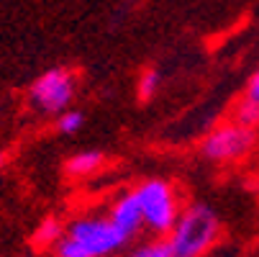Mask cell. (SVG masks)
Masks as SVG:
<instances>
[{"mask_svg":"<svg viewBox=\"0 0 259 257\" xmlns=\"http://www.w3.org/2000/svg\"><path fill=\"white\" fill-rule=\"evenodd\" d=\"M103 152H93V150H88V152H77L75 157H69L67 160V172L69 175H77V177H82V175H93L100 165H103Z\"/></svg>","mask_w":259,"mask_h":257,"instance_id":"7","label":"cell"},{"mask_svg":"<svg viewBox=\"0 0 259 257\" xmlns=\"http://www.w3.org/2000/svg\"><path fill=\"white\" fill-rule=\"evenodd\" d=\"M128 234L110 218H75L64 227L62 239L54 244L57 257H108L128 244Z\"/></svg>","mask_w":259,"mask_h":257,"instance_id":"1","label":"cell"},{"mask_svg":"<svg viewBox=\"0 0 259 257\" xmlns=\"http://www.w3.org/2000/svg\"><path fill=\"white\" fill-rule=\"evenodd\" d=\"M254 141H256L254 129H246L234 121V124L218 126L215 131H210L200 144V152H203V157H208L213 162H229V160H239V157L249 155Z\"/></svg>","mask_w":259,"mask_h":257,"instance_id":"5","label":"cell"},{"mask_svg":"<svg viewBox=\"0 0 259 257\" xmlns=\"http://www.w3.org/2000/svg\"><path fill=\"white\" fill-rule=\"evenodd\" d=\"M136 198L141 206L144 227L159 237H167L180 216L172 186L164 180H146L144 186L136 188Z\"/></svg>","mask_w":259,"mask_h":257,"instance_id":"3","label":"cell"},{"mask_svg":"<svg viewBox=\"0 0 259 257\" xmlns=\"http://www.w3.org/2000/svg\"><path fill=\"white\" fill-rule=\"evenodd\" d=\"M218 232L221 224L215 211L205 203H193L177 216L167 239L175 249V257H203L215 244Z\"/></svg>","mask_w":259,"mask_h":257,"instance_id":"2","label":"cell"},{"mask_svg":"<svg viewBox=\"0 0 259 257\" xmlns=\"http://www.w3.org/2000/svg\"><path fill=\"white\" fill-rule=\"evenodd\" d=\"M82 124H85V114L75 111V108H67V111H62L59 119H57V131L69 136V134H77L82 129Z\"/></svg>","mask_w":259,"mask_h":257,"instance_id":"11","label":"cell"},{"mask_svg":"<svg viewBox=\"0 0 259 257\" xmlns=\"http://www.w3.org/2000/svg\"><path fill=\"white\" fill-rule=\"evenodd\" d=\"M159 80H162V75H159L157 69H146L144 75H141V80H139V98L141 100L154 98V93L159 88Z\"/></svg>","mask_w":259,"mask_h":257,"instance_id":"12","label":"cell"},{"mask_svg":"<svg viewBox=\"0 0 259 257\" xmlns=\"http://www.w3.org/2000/svg\"><path fill=\"white\" fill-rule=\"evenodd\" d=\"M246 95L254 98V100H259V72L251 78V83H249V88H246Z\"/></svg>","mask_w":259,"mask_h":257,"instance_id":"13","label":"cell"},{"mask_svg":"<svg viewBox=\"0 0 259 257\" xmlns=\"http://www.w3.org/2000/svg\"><path fill=\"white\" fill-rule=\"evenodd\" d=\"M128 257H175V249H172L169 239H167V237H162V239H154V242L139 244Z\"/></svg>","mask_w":259,"mask_h":257,"instance_id":"10","label":"cell"},{"mask_svg":"<svg viewBox=\"0 0 259 257\" xmlns=\"http://www.w3.org/2000/svg\"><path fill=\"white\" fill-rule=\"evenodd\" d=\"M236 124H241L246 129H256L259 126V100L244 95V100L236 105Z\"/></svg>","mask_w":259,"mask_h":257,"instance_id":"9","label":"cell"},{"mask_svg":"<svg viewBox=\"0 0 259 257\" xmlns=\"http://www.w3.org/2000/svg\"><path fill=\"white\" fill-rule=\"evenodd\" d=\"M110 222H113L121 232H126L128 237H134L141 227H144V218H141V206L136 198V191L123 193L121 198H116V203L110 206Z\"/></svg>","mask_w":259,"mask_h":257,"instance_id":"6","label":"cell"},{"mask_svg":"<svg viewBox=\"0 0 259 257\" xmlns=\"http://www.w3.org/2000/svg\"><path fill=\"white\" fill-rule=\"evenodd\" d=\"M3 167H6V155L0 152V172H3Z\"/></svg>","mask_w":259,"mask_h":257,"instance_id":"14","label":"cell"},{"mask_svg":"<svg viewBox=\"0 0 259 257\" xmlns=\"http://www.w3.org/2000/svg\"><path fill=\"white\" fill-rule=\"evenodd\" d=\"M62 234H64V227L57 222V218H44V222L36 227V232H33V244H39V247H54L59 239H62Z\"/></svg>","mask_w":259,"mask_h":257,"instance_id":"8","label":"cell"},{"mask_svg":"<svg viewBox=\"0 0 259 257\" xmlns=\"http://www.w3.org/2000/svg\"><path fill=\"white\" fill-rule=\"evenodd\" d=\"M75 90H77L75 75L64 67H52L31 83L28 100L41 114H62L69 108Z\"/></svg>","mask_w":259,"mask_h":257,"instance_id":"4","label":"cell"}]
</instances>
